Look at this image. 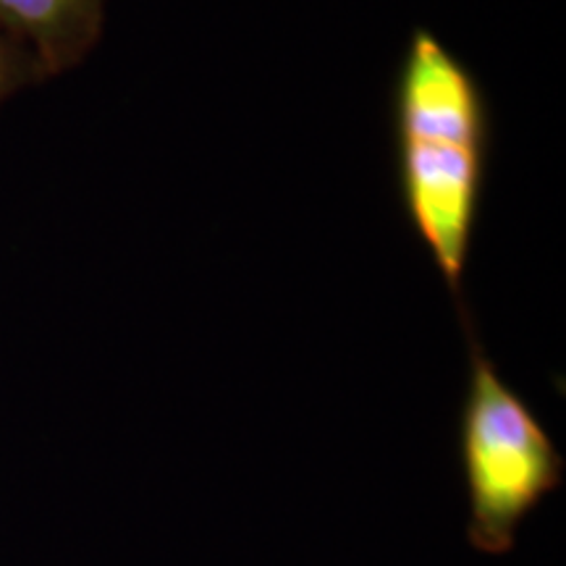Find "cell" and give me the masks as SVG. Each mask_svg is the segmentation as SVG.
<instances>
[{
	"mask_svg": "<svg viewBox=\"0 0 566 566\" xmlns=\"http://www.w3.org/2000/svg\"><path fill=\"white\" fill-rule=\"evenodd\" d=\"M457 313L470 359L459 412V459L470 501L467 543L480 554L506 556L527 516L562 488L564 457L488 357L470 307L462 304Z\"/></svg>",
	"mask_w": 566,
	"mask_h": 566,
	"instance_id": "cell-2",
	"label": "cell"
},
{
	"mask_svg": "<svg viewBox=\"0 0 566 566\" xmlns=\"http://www.w3.org/2000/svg\"><path fill=\"white\" fill-rule=\"evenodd\" d=\"M394 137L401 205L459 307L491 158V111L478 76L422 27L396 74Z\"/></svg>",
	"mask_w": 566,
	"mask_h": 566,
	"instance_id": "cell-1",
	"label": "cell"
},
{
	"mask_svg": "<svg viewBox=\"0 0 566 566\" xmlns=\"http://www.w3.org/2000/svg\"><path fill=\"white\" fill-rule=\"evenodd\" d=\"M103 21L105 0H0V27L32 53L42 76L80 66Z\"/></svg>",
	"mask_w": 566,
	"mask_h": 566,
	"instance_id": "cell-3",
	"label": "cell"
},
{
	"mask_svg": "<svg viewBox=\"0 0 566 566\" xmlns=\"http://www.w3.org/2000/svg\"><path fill=\"white\" fill-rule=\"evenodd\" d=\"M34 76H42L32 53L0 27V103Z\"/></svg>",
	"mask_w": 566,
	"mask_h": 566,
	"instance_id": "cell-4",
	"label": "cell"
}]
</instances>
